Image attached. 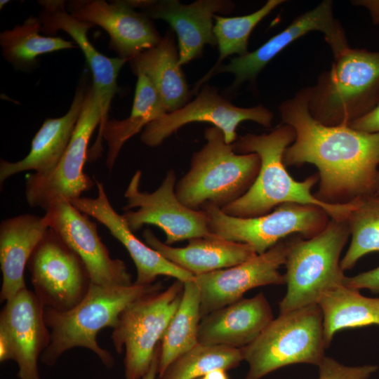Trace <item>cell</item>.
<instances>
[{
  "instance_id": "2",
  "label": "cell",
  "mask_w": 379,
  "mask_h": 379,
  "mask_svg": "<svg viewBox=\"0 0 379 379\" xmlns=\"http://www.w3.org/2000/svg\"><path fill=\"white\" fill-rule=\"evenodd\" d=\"M295 138L293 127L283 124L269 133H247L232 144L236 153L257 154L260 159V167L249 190L221 208L224 213L234 217L252 218L269 213L273 208L285 203H297L320 207L331 219L347 220L356 206L357 200L338 204L323 202L311 192L319 181L318 174L309 176L303 181H297L287 171L283 157Z\"/></svg>"
},
{
  "instance_id": "41",
  "label": "cell",
  "mask_w": 379,
  "mask_h": 379,
  "mask_svg": "<svg viewBox=\"0 0 379 379\" xmlns=\"http://www.w3.org/2000/svg\"><path fill=\"white\" fill-rule=\"evenodd\" d=\"M376 194L379 196V190L378 191V192L376 193Z\"/></svg>"
},
{
  "instance_id": "14",
  "label": "cell",
  "mask_w": 379,
  "mask_h": 379,
  "mask_svg": "<svg viewBox=\"0 0 379 379\" xmlns=\"http://www.w3.org/2000/svg\"><path fill=\"white\" fill-rule=\"evenodd\" d=\"M272 117V113L261 105L237 107L219 95L215 88L206 86L192 101L147 124L140 140L149 147H157L187 124L208 122L222 131L226 143L232 144L237 139L236 129L241 122L253 121L270 127Z\"/></svg>"
},
{
  "instance_id": "10",
  "label": "cell",
  "mask_w": 379,
  "mask_h": 379,
  "mask_svg": "<svg viewBox=\"0 0 379 379\" xmlns=\"http://www.w3.org/2000/svg\"><path fill=\"white\" fill-rule=\"evenodd\" d=\"M101 121L99 99L93 84H88L80 117L56 168L48 174L32 173L25 177V194L29 206L46 211L56 199L63 198L71 201L92 188L94 182L84 173V166L88 157L90 139Z\"/></svg>"
},
{
  "instance_id": "37",
  "label": "cell",
  "mask_w": 379,
  "mask_h": 379,
  "mask_svg": "<svg viewBox=\"0 0 379 379\" xmlns=\"http://www.w3.org/2000/svg\"><path fill=\"white\" fill-rule=\"evenodd\" d=\"M353 3L365 7L369 11L373 22L379 23V0H361Z\"/></svg>"
},
{
  "instance_id": "13",
  "label": "cell",
  "mask_w": 379,
  "mask_h": 379,
  "mask_svg": "<svg viewBox=\"0 0 379 379\" xmlns=\"http://www.w3.org/2000/svg\"><path fill=\"white\" fill-rule=\"evenodd\" d=\"M45 211L49 228L80 257L92 283L103 286L133 284L125 263L110 256L90 216L63 198L53 201Z\"/></svg>"
},
{
  "instance_id": "29",
  "label": "cell",
  "mask_w": 379,
  "mask_h": 379,
  "mask_svg": "<svg viewBox=\"0 0 379 379\" xmlns=\"http://www.w3.org/2000/svg\"><path fill=\"white\" fill-rule=\"evenodd\" d=\"M200 294L194 280L184 282L182 299L160 342L158 375L179 356L199 343Z\"/></svg>"
},
{
  "instance_id": "23",
  "label": "cell",
  "mask_w": 379,
  "mask_h": 379,
  "mask_svg": "<svg viewBox=\"0 0 379 379\" xmlns=\"http://www.w3.org/2000/svg\"><path fill=\"white\" fill-rule=\"evenodd\" d=\"M86 81L78 87L67 112L59 118L46 119L34 136L29 152L23 159L11 162L0 161V182L15 174L32 171L39 175L52 172L63 156L80 117L85 93Z\"/></svg>"
},
{
  "instance_id": "33",
  "label": "cell",
  "mask_w": 379,
  "mask_h": 379,
  "mask_svg": "<svg viewBox=\"0 0 379 379\" xmlns=\"http://www.w3.org/2000/svg\"><path fill=\"white\" fill-rule=\"evenodd\" d=\"M347 221L351 240L340 260L343 271L351 270L363 256L379 251V196L357 199Z\"/></svg>"
},
{
  "instance_id": "39",
  "label": "cell",
  "mask_w": 379,
  "mask_h": 379,
  "mask_svg": "<svg viewBox=\"0 0 379 379\" xmlns=\"http://www.w3.org/2000/svg\"><path fill=\"white\" fill-rule=\"evenodd\" d=\"M199 379H229V378L225 370L215 369L207 373Z\"/></svg>"
},
{
  "instance_id": "12",
  "label": "cell",
  "mask_w": 379,
  "mask_h": 379,
  "mask_svg": "<svg viewBox=\"0 0 379 379\" xmlns=\"http://www.w3.org/2000/svg\"><path fill=\"white\" fill-rule=\"evenodd\" d=\"M34 293L44 307L66 311L86 295L91 281L80 257L51 228L27 263Z\"/></svg>"
},
{
  "instance_id": "15",
  "label": "cell",
  "mask_w": 379,
  "mask_h": 379,
  "mask_svg": "<svg viewBox=\"0 0 379 379\" xmlns=\"http://www.w3.org/2000/svg\"><path fill=\"white\" fill-rule=\"evenodd\" d=\"M51 342L44 306L27 288L6 302L0 314V353L18 366L19 379H41L38 360Z\"/></svg>"
},
{
  "instance_id": "35",
  "label": "cell",
  "mask_w": 379,
  "mask_h": 379,
  "mask_svg": "<svg viewBox=\"0 0 379 379\" xmlns=\"http://www.w3.org/2000/svg\"><path fill=\"white\" fill-rule=\"evenodd\" d=\"M343 284L354 289L365 288L373 293H379V266L353 277H346Z\"/></svg>"
},
{
  "instance_id": "18",
  "label": "cell",
  "mask_w": 379,
  "mask_h": 379,
  "mask_svg": "<svg viewBox=\"0 0 379 379\" xmlns=\"http://www.w3.org/2000/svg\"><path fill=\"white\" fill-rule=\"evenodd\" d=\"M67 8L77 20L104 29L109 36V48L127 61L157 46L162 38L150 18L128 1H72Z\"/></svg>"
},
{
  "instance_id": "6",
  "label": "cell",
  "mask_w": 379,
  "mask_h": 379,
  "mask_svg": "<svg viewBox=\"0 0 379 379\" xmlns=\"http://www.w3.org/2000/svg\"><path fill=\"white\" fill-rule=\"evenodd\" d=\"M350 232L347 220L331 219L314 237L291 239L284 274L286 292L279 314L317 304L323 293L344 284L340 254Z\"/></svg>"
},
{
  "instance_id": "27",
  "label": "cell",
  "mask_w": 379,
  "mask_h": 379,
  "mask_svg": "<svg viewBox=\"0 0 379 379\" xmlns=\"http://www.w3.org/2000/svg\"><path fill=\"white\" fill-rule=\"evenodd\" d=\"M166 113L161 98L154 85L145 75H138L130 115L125 119L106 121L90 150L89 159H95L101 155L104 139L107 145L106 166L111 171L124 143Z\"/></svg>"
},
{
  "instance_id": "25",
  "label": "cell",
  "mask_w": 379,
  "mask_h": 379,
  "mask_svg": "<svg viewBox=\"0 0 379 379\" xmlns=\"http://www.w3.org/2000/svg\"><path fill=\"white\" fill-rule=\"evenodd\" d=\"M142 237L149 246L194 277L230 267L258 255L249 246L216 235L194 238L184 247L161 241L149 229Z\"/></svg>"
},
{
  "instance_id": "3",
  "label": "cell",
  "mask_w": 379,
  "mask_h": 379,
  "mask_svg": "<svg viewBox=\"0 0 379 379\" xmlns=\"http://www.w3.org/2000/svg\"><path fill=\"white\" fill-rule=\"evenodd\" d=\"M163 288L161 283L147 286L133 284L128 286H103L91 283L86 295L76 306L66 311L44 307V319L51 333V342L40 360L48 366L74 347L93 352L110 368L113 356L97 342L104 328H114L123 310L138 298Z\"/></svg>"
},
{
  "instance_id": "17",
  "label": "cell",
  "mask_w": 379,
  "mask_h": 379,
  "mask_svg": "<svg viewBox=\"0 0 379 379\" xmlns=\"http://www.w3.org/2000/svg\"><path fill=\"white\" fill-rule=\"evenodd\" d=\"M331 1H324L297 17L286 28L270 38L255 51L232 58L227 65H221L212 72H230L235 76L230 89L233 90L246 81L253 80L258 73L278 53L290 44L313 31L324 34L334 57L349 48L342 26L334 18Z\"/></svg>"
},
{
  "instance_id": "21",
  "label": "cell",
  "mask_w": 379,
  "mask_h": 379,
  "mask_svg": "<svg viewBox=\"0 0 379 379\" xmlns=\"http://www.w3.org/2000/svg\"><path fill=\"white\" fill-rule=\"evenodd\" d=\"M43 8L39 18L41 31L45 34H55L59 30L67 32L81 48L93 73V86L99 99L102 121L98 133L108 120V112L112 100L117 93V77L126 60L109 58L100 53L91 43L87 36L93 25L73 17L61 0L39 1Z\"/></svg>"
},
{
  "instance_id": "28",
  "label": "cell",
  "mask_w": 379,
  "mask_h": 379,
  "mask_svg": "<svg viewBox=\"0 0 379 379\" xmlns=\"http://www.w3.org/2000/svg\"><path fill=\"white\" fill-rule=\"evenodd\" d=\"M317 305L322 312L327 348L340 330L379 325V298L364 296L344 284L323 293Z\"/></svg>"
},
{
  "instance_id": "11",
  "label": "cell",
  "mask_w": 379,
  "mask_h": 379,
  "mask_svg": "<svg viewBox=\"0 0 379 379\" xmlns=\"http://www.w3.org/2000/svg\"><path fill=\"white\" fill-rule=\"evenodd\" d=\"M141 175L140 171L133 174L124 194L127 204L122 215L133 232L145 225H155L164 232L167 245L213 235L205 213L188 208L178 199L173 170L152 192L140 190Z\"/></svg>"
},
{
  "instance_id": "26",
  "label": "cell",
  "mask_w": 379,
  "mask_h": 379,
  "mask_svg": "<svg viewBox=\"0 0 379 379\" xmlns=\"http://www.w3.org/2000/svg\"><path fill=\"white\" fill-rule=\"evenodd\" d=\"M135 74L142 73L157 89L166 113L185 105L192 93L179 65V53L172 31L168 30L155 46L130 60Z\"/></svg>"
},
{
  "instance_id": "19",
  "label": "cell",
  "mask_w": 379,
  "mask_h": 379,
  "mask_svg": "<svg viewBox=\"0 0 379 379\" xmlns=\"http://www.w3.org/2000/svg\"><path fill=\"white\" fill-rule=\"evenodd\" d=\"M134 8L150 19L167 22L178 40L179 65L199 58L206 44L216 45L213 32V16L230 12L234 4L225 0H198L183 4L177 0H131Z\"/></svg>"
},
{
  "instance_id": "32",
  "label": "cell",
  "mask_w": 379,
  "mask_h": 379,
  "mask_svg": "<svg viewBox=\"0 0 379 379\" xmlns=\"http://www.w3.org/2000/svg\"><path fill=\"white\" fill-rule=\"evenodd\" d=\"M244 360L241 348L197 345L176 358L157 379H195L215 370H230Z\"/></svg>"
},
{
  "instance_id": "8",
  "label": "cell",
  "mask_w": 379,
  "mask_h": 379,
  "mask_svg": "<svg viewBox=\"0 0 379 379\" xmlns=\"http://www.w3.org/2000/svg\"><path fill=\"white\" fill-rule=\"evenodd\" d=\"M184 282L175 280L166 290L147 293L121 313L112 333L115 350L125 351V379H141L180 303Z\"/></svg>"
},
{
  "instance_id": "40",
  "label": "cell",
  "mask_w": 379,
  "mask_h": 379,
  "mask_svg": "<svg viewBox=\"0 0 379 379\" xmlns=\"http://www.w3.org/2000/svg\"><path fill=\"white\" fill-rule=\"evenodd\" d=\"M8 2H9V1H8V0H1L0 1V9H2L3 7L4 6V5L8 4Z\"/></svg>"
},
{
  "instance_id": "24",
  "label": "cell",
  "mask_w": 379,
  "mask_h": 379,
  "mask_svg": "<svg viewBox=\"0 0 379 379\" xmlns=\"http://www.w3.org/2000/svg\"><path fill=\"white\" fill-rule=\"evenodd\" d=\"M49 228L44 215L22 214L0 224L1 302L26 288L25 270L36 246Z\"/></svg>"
},
{
  "instance_id": "7",
  "label": "cell",
  "mask_w": 379,
  "mask_h": 379,
  "mask_svg": "<svg viewBox=\"0 0 379 379\" xmlns=\"http://www.w3.org/2000/svg\"><path fill=\"white\" fill-rule=\"evenodd\" d=\"M326 348L317 304L279 314L254 342L241 348L249 366L244 379H261L293 364L318 366Z\"/></svg>"
},
{
  "instance_id": "36",
  "label": "cell",
  "mask_w": 379,
  "mask_h": 379,
  "mask_svg": "<svg viewBox=\"0 0 379 379\" xmlns=\"http://www.w3.org/2000/svg\"><path fill=\"white\" fill-rule=\"evenodd\" d=\"M350 126L363 132L379 133V102L372 110L352 122Z\"/></svg>"
},
{
  "instance_id": "38",
  "label": "cell",
  "mask_w": 379,
  "mask_h": 379,
  "mask_svg": "<svg viewBox=\"0 0 379 379\" xmlns=\"http://www.w3.org/2000/svg\"><path fill=\"white\" fill-rule=\"evenodd\" d=\"M159 353H160V343H159L157 350L155 351L153 359L152 361L151 365L142 376L141 379H156L157 374L158 373L159 368Z\"/></svg>"
},
{
  "instance_id": "5",
  "label": "cell",
  "mask_w": 379,
  "mask_h": 379,
  "mask_svg": "<svg viewBox=\"0 0 379 379\" xmlns=\"http://www.w3.org/2000/svg\"><path fill=\"white\" fill-rule=\"evenodd\" d=\"M378 102L379 52L349 47L309 88L310 114L326 126H350Z\"/></svg>"
},
{
  "instance_id": "22",
  "label": "cell",
  "mask_w": 379,
  "mask_h": 379,
  "mask_svg": "<svg viewBox=\"0 0 379 379\" xmlns=\"http://www.w3.org/2000/svg\"><path fill=\"white\" fill-rule=\"evenodd\" d=\"M274 319L263 293L241 298L204 317L199 326V343L244 347L254 342Z\"/></svg>"
},
{
  "instance_id": "30",
  "label": "cell",
  "mask_w": 379,
  "mask_h": 379,
  "mask_svg": "<svg viewBox=\"0 0 379 379\" xmlns=\"http://www.w3.org/2000/svg\"><path fill=\"white\" fill-rule=\"evenodd\" d=\"M39 18L30 15L22 25L0 34V45L4 58L15 69H30L37 64V58L44 54L78 47L73 41L55 36L39 34Z\"/></svg>"
},
{
  "instance_id": "42",
  "label": "cell",
  "mask_w": 379,
  "mask_h": 379,
  "mask_svg": "<svg viewBox=\"0 0 379 379\" xmlns=\"http://www.w3.org/2000/svg\"></svg>"
},
{
  "instance_id": "4",
  "label": "cell",
  "mask_w": 379,
  "mask_h": 379,
  "mask_svg": "<svg viewBox=\"0 0 379 379\" xmlns=\"http://www.w3.org/2000/svg\"><path fill=\"white\" fill-rule=\"evenodd\" d=\"M206 143L194 153L188 172L176 183L178 199L190 208L207 206L220 208L244 195L254 182L260 167L255 153H236L215 126L204 132Z\"/></svg>"
},
{
  "instance_id": "34",
  "label": "cell",
  "mask_w": 379,
  "mask_h": 379,
  "mask_svg": "<svg viewBox=\"0 0 379 379\" xmlns=\"http://www.w3.org/2000/svg\"><path fill=\"white\" fill-rule=\"evenodd\" d=\"M318 368V379H370L378 369L377 365L372 364L346 366L327 356H324Z\"/></svg>"
},
{
  "instance_id": "20",
  "label": "cell",
  "mask_w": 379,
  "mask_h": 379,
  "mask_svg": "<svg viewBox=\"0 0 379 379\" xmlns=\"http://www.w3.org/2000/svg\"><path fill=\"white\" fill-rule=\"evenodd\" d=\"M98 196L80 197L70 202L80 211L105 225L128 252L136 267L135 284L147 286L155 283L160 275L182 282L192 281L194 276L165 258L157 251L137 238L122 215L112 207L102 182L95 179Z\"/></svg>"
},
{
  "instance_id": "1",
  "label": "cell",
  "mask_w": 379,
  "mask_h": 379,
  "mask_svg": "<svg viewBox=\"0 0 379 379\" xmlns=\"http://www.w3.org/2000/svg\"><path fill=\"white\" fill-rule=\"evenodd\" d=\"M309 88L280 105L283 124L293 127L295 140L285 150V166L314 164L319 189L314 194L328 204H347L379 190V133L347 125L326 126L310 114Z\"/></svg>"
},
{
  "instance_id": "31",
  "label": "cell",
  "mask_w": 379,
  "mask_h": 379,
  "mask_svg": "<svg viewBox=\"0 0 379 379\" xmlns=\"http://www.w3.org/2000/svg\"><path fill=\"white\" fill-rule=\"evenodd\" d=\"M284 1L269 0L258 11L243 16H213V32L218 46L219 57L211 70L197 83L192 94L199 91L200 86L208 80L212 72L221 65L227 57L233 54L241 56L248 53V40L254 27Z\"/></svg>"
},
{
  "instance_id": "9",
  "label": "cell",
  "mask_w": 379,
  "mask_h": 379,
  "mask_svg": "<svg viewBox=\"0 0 379 379\" xmlns=\"http://www.w3.org/2000/svg\"><path fill=\"white\" fill-rule=\"evenodd\" d=\"M201 211L207 217L213 234L245 244L257 254L266 252L291 234L311 238L330 221V217L321 208L297 203H285L269 213L252 218L232 216L213 206H207Z\"/></svg>"
},
{
  "instance_id": "16",
  "label": "cell",
  "mask_w": 379,
  "mask_h": 379,
  "mask_svg": "<svg viewBox=\"0 0 379 379\" xmlns=\"http://www.w3.org/2000/svg\"><path fill=\"white\" fill-rule=\"evenodd\" d=\"M291 239H283L262 254L237 265L194 277L200 294L201 319L237 302L249 290L285 284L279 269L284 265Z\"/></svg>"
}]
</instances>
